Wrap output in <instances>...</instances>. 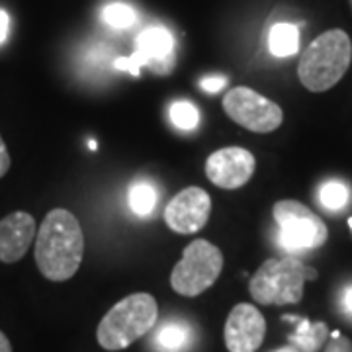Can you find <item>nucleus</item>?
Returning a JSON list of instances; mask_svg holds the SVG:
<instances>
[{
    "label": "nucleus",
    "mask_w": 352,
    "mask_h": 352,
    "mask_svg": "<svg viewBox=\"0 0 352 352\" xmlns=\"http://www.w3.org/2000/svg\"><path fill=\"white\" fill-rule=\"evenodd\" d=\"M85 256V235L75 215L67 210H51L36 237V263L51 282L75 276Z\"/></svg>",
    "instance_id": "f257e3e1"
},
{
    "label": "nucleus",
    "mask_w": 352,
    "mask_h": 352,
    "mask_svg": "<svg viewBox=\"0 0 352 352\" xmlns=\"http://www.w3.org/2000/svg\"><path fill=\"white\" fill-rule=\"evenodd\" d=\"M352 61V41L344 30H329L315 38L303 51L298 76L309 92H325L333 88Z\"/></svg>",
    "instance_id": "f03ea898"
},
{
    "label": "nucleus",
    "mask_w": 352,
    "mask_h": 352,
    "mask_svg": "<svg viewBox=\"0 0 352 352\" xmlns=\"http://www.w3.org/2000/svg\"><path fill=\"white\" fill-rule=\"evenodd\" d=\"M159 319V305L151 294L126 296L102 317L96 329L98 344L106 351H124L147 335Z\"/></svg>",
    "instance_id": "7ed1b4c3"
},
{
    "label": "nucleus",
    "mask_w": 352,
    "mask_h": 352,
    "mask_svg": "<svg viewBox=\"0 0 352 352\" xmlns=\"http://www.w3.org/2000/svg\"><path fill=\"white\" fill-rule=\"evenodd\" d=\"M317 276L315 268L298 258H268L252 274L249 292L263 305H292L302 302L305 282H314Z\"/></svg>",
    "instance_id": "20e7f679"
},
{
    "label": "nucleus",
    "mask_w": 352,
    "mask_h": 352,
    "mask_svg": "<svg viewBox=\"0 0 352 352\" xmlns=\"http://www.w3.org/2000/svg\"><path fill=\"white\" fill-rule=\"evenodd\" d=\"M223 268V254L214 243L196 239L184 249L170 274V286L184 298H196L212 288Z\"/></svg>",
    "instance_id": "39448f33"
},
{
    "label": "nucleus",
    "mask_w": 352,
    "mask_h": 352,
    "mask_svg": "<svg viewBox=\"0 0 352 352\" xmlns=\"http://www.w3.org/2000/svg\"><path fill=\"white\" fill-rule=\"evenodd\" d=\"M280 235L278 243L289 252L315 251L327 243L329 231L323 219L298 200H280L272 208Z\"/></svg>",
    "instance_id": "423d86ee"
},
{
    "label": "nucleus",
    "mask_w": 352,
    "mask_h": 352,
    "mask_svg": "<svg viewBox=\"0 0 352 352\" xmlns=\"http://www.w3.org/2000/svg\"><path fill=\"white\" fill-rule=\"evenodd\" d=\"M223 110L235 124L254 133H270L284 122V112L276 102L247 87L231 88L223 98Z\"/></svg>",
    "instance_id": "0eeeda50"
},
{
    "label": "nucleus",
    "mask_w": 352,
    "mask_h": 352,
    "mask_svg": "<svg viewBox=\"0 0 352 352\" xmlns=\"http://www.w3.org/2000/svg\"><path fill=\"white\" fill-rule=\"evenodd\" d=\"M212 214V198L204 188L188 186L180 190L164 210V221L175 233L192 235L208 223Z\"/></svg>",
    "instance_id": "6e6552de"
},
{
    "label": "nucleus",
    "mask_w": 352,
    "mask_h": 352,
    "mask_svg": "<svg viewBox=\"0 0 352 352\" xmlns=\"http://www.w3.org/2000/svg\"><path fill=\"white\" fill-rule=\"evenodd\" d=\"M254 155L243 147H226L212 153L206 161V176L217 188L235 190L245 186L254 175Z\"/></svg>",
    "instance_id": "1a4fd4ad"
},
{
    "label": "nucleus",
    "mask_w": 352,
    "mask_h": 352,
    "mask_svg": "<svg viewBox=\"0 0 352 352\" xmlns=\"http://www.w3.org/2000/svg\"><path fill=\"white\" fill-rule=\"evenodd\" d=\"M266 335L263 314L251 303H239L227 317L223 339L229 352H256Z\"/></svg>",
    "instance_id": "9d476101"
},
{
    "label": "nucleus",
    "mask_w": 352,
    "mask_h": 352,
    "mask_svg": "<svg viewBox=\"0 0 352 352\" xmlns=\"http://www.w3.org/2000/svg\"><path fill=\"white\" fill-rule=\"evenodd\" d=\"M173 50H175V39L173 34L161 28L153 25L143 30L138 36V50L129 57H122L116 61V67L122 71H129L133 75H139V69L143 65H157L164 63L173 59Z\"/></svg>",
    "instance_id": "9b49d317"
},
{
    "label": "nucleus",
    "mask_w": 352,
    "mask_h": 352,
    "mask_svg": "<svg viewBox=\"0 0 352 352\" xmlns=\"http://www.w3.org/2000/svg\"><path fill=\"white\" fill-rule=\"evenodd\" d=\"M38 235L36 219L28 212H14L0 219V261L18 263L24 256L34 237Z\"/></svg>",
    "instance_id": "f8f14e48"
},
{
    "label": "nucleus",
    "mask_w": 352,
    "mask_h": 352,
    "mask_svg": "<svg viewBox=\"0 0 352 352\" xmlns=\"http://www.w3.org/2000/svg\"><path fill=\"white\" fill-rule=\"evenodd\" d=\"M300 325L296 329L294 335H289L288 340L294 344V349L298 352H317L329 337L327 323L317 321L311 323L307 319H296Z\"/></svg>",
    "instance_id": "ddd939ff"
},
{
    "label": "nucleus",
    "mask_w": 352,
    "mask_h": 352,
    "mask_svg": "<svg viewBox=\"0 0 352 352\" xmlns=\"http://www.w3.org/2000/svg\"><path fill=\"white\" fill-rule=\"evenodd\" d=\"M192 340V329L182 321H170L159 329L155 337V346L161 352H180Z\"/></svg>",
    "instance_id": "4468645a"
},
{
    "label": "nucleus",
    "mask_w": 352,
    "mask_h": 352,
    "mask_svg": "<svg viewBox=\"0 0 352 352\" xmlns=\"http://www.w3.org/2000/svg\"><path fill=\"white\" fill-rule=\"evenodd\" d=\"M268 47L270 53L276 57H292L298 53L300 47V32L294 24H282L272 25L270 36H268Z\"/></svg>",
    "instance_id": "2eb2a0df"
},
{
    "label": "nucleus",
    "mask_w": 352,
    "mask_h": 352,
    "mask_svg": "<svg viewBox=\"0 0 352 352\" xmlns=\"http://www.w3.org/2000/svg\"><path fill=\"white\" fill-rule=\"evenodd\" d=\"M155 206H157V190L151 182L141 180L129 188V208L133 214L139 217H147L153 214Z\"/></svg>",
    "instance_id": "dca6fc26"
},
{
    "label": "nucleus",
    "mask_w": 352,
    "mask_h": 352,
    "mask_svg": "<svg viewBox=\"0 0 352 352\" xmlns=\"http://www.w3.org/2000/svg\"><path fill=\"white\" fill-rule=\"evenodd\" d=\"M102 20L113 30H127L135 24L138 14L126 2H110L102 10Z\"/></svg>",
    "instance_id": "f3484780"
},
{
    "label": "nucleus",
    "mask_w": 352,
    "mask_h": 352,
    "mask_svg": "<svg viewBox=\"0 0 352 352\" xmlns=\"http://www.w3.org/2000/svg\"><path fill=\"white\" fill-rule=\"evenodd\" d=\"M349 198H351V192L339 180L325 182L321 186V190H319V201H321V206L331 210V212L342 210L349 204Z\"/></svg>",
    "instance_id": "a211bd4d"
},
{
    "label": "nucleus",
    "mask_w": 352,
    "mask_h": 352,
    "mask_svg": "<svg viewBox=\"0 0 352 352\" xmlns=\"http://www.w3.org/2000/svg\"><path fill=\"white\" fill-rule=\"evenodd\" d=\"M168 113H170V122H173L178 129H186V131H190V129H194V127L198 126V122H200L198 108L186 100L175 102V104L170 106V112Z\"/></svg>",
    "instance_id": "6ab92c4d"
},
{
    "label": "nucleus",
    "mask_w": 352,
    "mask_h": 352,
    "mask_svg": "<svg viewBox=\"0 0 352 352\" xmlns=\"http://www.w3.org/2000/svg\"><path fill=\"white\" fill-rule=\"evenodd\" d=\"M227 85V78L226 76H204L200 80V88L206 92V94H215V92H219L221 88H226Z\"/></svg>",
    "instance_id": "aec40b11"
},
{
    "label": "nucleus",
    "mask_w": 352,
    "mask_h": 352,
    "mask_svg": "<svg viewBox=\"0 0 352 352\" xmlns=\"http://www.w3.org/2000/svg\"><path fill=\"white\" fill-rule=\"evenodd\" d=\"M325 352H352V342L346 337H342L339 331H335L333 340L327 344Z\"/></svg>",
    "instance_id": "412c9836"
},
{
    "label": "nucleus",
    "mask_w": 352,
    "mask_h": 352,
    "mask_svg": "<svg viewBox=\"0 0 352 352\" xmlns=\"http://www.w3.org/2000/svg\"><path fill=\"white\" fill-rule=\"evenodd\" d=\"M8 168H10V155H8L4 139L0 138V178L8 173Z\"/></svg>",
    "instance_id": "4be33fe9"
},
{
    "label": "nucleus",
    "mask_w": 352,
    "mask_h": 352,
    "mask_svg": "<svg viewBox=\"0 0 352 352\" xmlns=\"http://www.w3.org/2000/svg\"><path fill=\"white\" fill-rule=\"evenodd\" d=\"M8 30H10V16L0 10V45L8 38Z\"/></svg>",
    "instance_id": "5701e85b"
},
{
    "label": "nucleus",
    "mask_w": 352,
    "mask_h": 352,
    "mask_svg": "<svg viewBox=\"0 0 352 352\" xmlns=\"http://www.w3.org/2000/svg\"><path fill=\"white\" fill-rule=\"evenodd\" d=\"M342 307L349 315H352V286L342 292Z\"/></svg>",
    "instance_id": "b1692460"
},
{
    "label": "nucleus",
    "mask_w": 352,
    "mask_h": 352,
    "mask_svg": "<svg viewBox=\"0 0 352 352\" xmlns=\"http://www.w3.org/2000/svg\"><path fill=\"white\" fill-rule=\"evenodd\" d=\"M0 352H12V344L2 331H0Z\"/></svg>",
    "instance_id": "393cba45"
},
{
    "label": "nucleus",
    "mask_w": 352,
    "mask_h": 352,
    "mask_svg": "<svg viewBox=\"0 0 352 352\" xmlns=\"http://www.w3.org/2000/svg\"><path fill=\"white\" fill-rule=\"evenodd\" d=\"M88 147H90V149L94 151V149H96V141H92V139H90V141H88Z\"/></svg>",
    "instance_id": "a878e982"
},
{
    "label": "nucleus",
    "mask_w": 352,
    "mask_h": 352,
    "mask_svg": "<svg viewBox=\"0 0 352 352\" xmlns=\"http://www.w3.org/2000/svg\"><path fill=\"white\" fill-rule=\"evenodd\" d=\"M278 352H298L296 349H282V351H278Z\"/></svg>",
    "instance_id": "bb28decb"
},
{
    "label": "nucleus",
    "mask_w": 352,
    "mask_h": 352,
    "mask_svg": "<svg viewBox=\"0 0 352 352\" xmlns=\"http://www.w3.org/2000/svg\"><path fill=\"white\" fill-rule=\"evenodd\" d=\"M349 226H351V229H352V217H349Z\"/></svg>",
    "instance_id": "cd10ccee"
},
{
    "label": "nucleus",
    "mask_w": 352,
    "mask_h": 352,
    "mask_svg": "<svg viewBox=\"0 0 352 352\" xmlns=\"http://www.w3.org/2000/svg\"><path fill=\"white\" fill-rule=\"evenodd\" d=\"M349 2H351V8H352V0H349Z\"/></svg>",
    "instance_id": "c85d7f7f"
}]
</instances>
